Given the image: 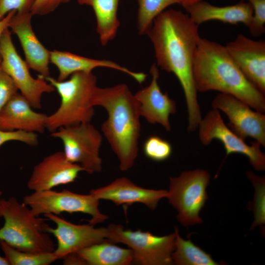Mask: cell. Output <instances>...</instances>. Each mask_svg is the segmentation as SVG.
<instances>
[{"instance_id": "obj_1", "label": "cell", "mask_w": 265, "mask_h": 265, "mask_svg": "<svg viewBox=\"0 0 265 265\" xmlns=\"http://www.w3.org/2000/svg\"><path fill=\"white\" fill-rule=\"evenodd\" d=\"M147 34L154 47L156 64L174 74L183 88L188 114L187 130L194 132L202 118L192 73L200 38L198 26L187 14L169 9L155 18Z\"/></svg>"}, {"instance_id": "obj_2", "label": "cell", "mask_w": 265, "mask_h": 265, "mask_svg": "<svg viewBox=\"0 0 265 265\" xmlns=\"http://www.w3.org/2000/svg\"><path fill=\"white\" fill-rule=\"evenodd\" d=\"M193 77L197 91L211 90L233 96L252 108L265 113V94L242 74L225 46L200 38L195 53Z\"/></svg>"}, {"instance_id": "obj_3", "label": "cell", "mask_w": 265, "mask_h": 265, "mask_svg": "<svg viewBox=\"0 0 265 265\" xmlns=\"http://www.w3.org/2000/svg\"><path fill=\"white\" fill-rule=\"evenodd\" d=\"M94 104L107 112L101 130L118 159L120 169H130L138 156L140 134L139 105L134 95L124 83L98 87Z\"/></svg>"}, {"instance_id": "obj_4", "label": "cell", "mask_w": 265, "mask_h": 265, "mask_svg": "<svg viewBox=\"0 0 265 265\" xmlns=\"http://www.w3.org/2000/svg\"><path fill=\"white\" fill-rule=\"evenodd\" d=\"M60 97L58 109L47 116L46 128L53 132L60 127L90 122L95 113L94 98L97 77L92 72H79L68 80L59 81L51 76L45 79Z\"/></svg>"}, {"instance_id": "obj_5", "label": "cell", "mask_w": 265, "mask_h": 265, "mask_svg": "<svg viewBox=\"0 0 265 265\" xmlns=\"http://www.w3.org/2000/svg\"><path fill=\"white\" fill-rule=\"evenodd\" d=\"M0 217L4 224L0 228V240L21 251L38 253L53 252L55 245L47 232L45 218L15 197L1 198Z\"/></svg>"}, {"instance_id": "obj_6", "label": "cell", "mask_w": 265, "mask_h": 265, "mask_svg": "<svg viewBox=\"0 0 265 265\" xmlns=\"http://www.w3.org/2000/svg\"><path fill=\"white\" fill-rule=\"evenodd\" d=\"M210 179L209 173L201 169L184 171L179 176L170 177L166 198L177 211V218L183 225L202 222L199 213L208 198L206 188Z\"/></svg>"}, {"instance_id": "obj_7", "label": "cell", "mask_w": 265, "mask_h": 265, "mask_svg": "<svg viewBox=\"0 0 265 265\" xmlns=\"http://www.w3.org/2000/svg\"><path fill=\"white\" fill-rule=\"evenodd\" d=\"M109 242L127 245L132 251L134 262L142 265L173 264L172 254L175 249V233L157 236L149 231L125 229L117 224L106 227Z\"/></svg>"}, {"instance_id": "obj_8", "label": "cell", "mask_w": 265, "mask_h": 265, "mask_svg": "<svg viewBox=\"0 0 265 265\" xmlns=\"http://www.w3.org/2000/svg\"><path fill=\"white\" fill-rule=\"evenodd\" d=\"M23 202L36 216L46 213L80 212L91 216L89 223L95 225L108 217L99 210V200L91 193L81 194L69 190L34 191L24 197Z\"/></svg>"}, {"instance_id": "obj_9", "label": "cell", "mask_w": 265, "mask_h": 265, "mask_svg": "<svg viewBox=\"0 0 265 265\" xmlns=\"http://www.w3.org/2000/svg\"><path fill=\"white\" fill-rule=\"evenodd\" d=\"M51 136L62 141L68 161L80 165L89 174L102 170L100 149L103 136L90 122L60 127Z\"/></svg>"}, {"instance_id": "obj_10", "label": "cell", "mask_w": 265, "mask_h": 265, "mask_svg": "<svg viewBox=\"0 0 265 265\" xmlns=\"http://www.w3.org/2000/svg\"><path fill=\"white\" fill-rule=\"evenodd\" d=\"M0 68L12 79L21 94L34 108L41 107V98L44 93H51L54 87L44 77L35 79L29 68L16 51L9 28L0 38Z\"/></svg>"}, {"instance_id": "obj_11", "label": "cell", "mask_w": 265, "mask_h": 265, "mask_svg": "<svg viewBox=\"0 0 265 265\" xmlns=\"http://www.w3.org/2000/svg\"><path fill=\"white\" fill-rule=\"evenodd\" d=\"M198 129L199 138L203 145H208L214 139L218 140L224 147L225 158L232 154H241L248 158L256 170H265V155L261 149V145L256 141L250 145L247 144L225 124L218 110H210L202 118Z\"/></svg>"}, {"instance_id": "obj_12", "label": "cell", "mask_w": 265, "mask_h": 265, "mask_svg": "<svg viewBox=\"0 0 265 265\" xmlns=\"http://www.w3.org/2000/svg\"><path fill=\"white\" fill-rule=\"evenodd\" d=\"M43 215L55 225L54 228L47 225L46 230L56 239L57 246L53 253L57 260L91 245L107 241L106 227L96 228L90 223L74 224L53 213Z\"/></svg>"}, {"instance_id": "obj_13", "label": "cell", "mask_w": 265, "mask_h": 265, "mask_svg": "<svg viewBox=\"0 0 265 265\" xmlns=\"http://www.w3.org/2000/svg\"><path fill=\"white\" fill-rule=\"evenodd\" d=\"M212 108L223 112L229 121L230 128L244 139L253 138L265 146V115L244 102L229 94L220 93L212 102Z\"/></svg>"}, {"instance_id": "obj_14", "label": "cell", "mask_w": 265, "mask_h": 265, "mask_svg": "<svg viewBox=\"0 0 265 265\" xmlns=\"http://www.w3.org/2000/svg\"><path fill=\"white\" fill-rule=\"evenodd\" d=\"M230 56L244 76L265 93V41L238 34L225 46Z\"/></svg>"}, {"instance_id": "obj_15", "label": "cell", "mask_w": 265, "mask_h": 265, "mask_svg": "<svg viewBox=\"0 0 265 265\" xmlns=\"http://www.w3.org/2000/svg\"><path fill=\"white\" fill-rule=\"evenodd\" d=\"M81 171L83 168L68 161L63 151L55 152L34 166L27 187L33 192L52 189L74 182Z\"/></svg>"}, {"instance_id": "obj_16", "label": "cell", "mask_w": 265, "mask_h": 265, "mask_svg": "<svg viewBox=\"0 0 265 265\" xmlns=\"http://www.w3.org/2000/svg\"><path fill=\"white\" fill-rule=\"evenodd\" d=\"M152 79L149 85L137 91L134 96L139 105L140 116L152 124L161 125L167 132L171 130L170 115L177 111L175 102L163 93L158 83V67L153 63L150 69Z\"/></svg>"}, {"instance_id": "obj_17", "label": "cell", "mask_w": 265, "mask_h": 265, "mask_svg": "<svg viewBox=\"0 0 265 265\" xmlns=\"http://www.w3.org/2000/svg\"><path fill=\"white\" fill-rule=\"evenodd\" d=\"M32 16L30 12H17L10 20L9 28L18 38L28 67L46 79L50 76L49 64L51 51L35 35L31 26Z\"/></svg>"}, {"instance_id": "obj_18", "label": "cell", "mask_w": 265, "mask_h": 265, "mask_svg": "<svg viewBox=\"0 0 265 265\" xmlns=\"http://www.w3.org/2000/svg\"><path fill=\"white\" fill-rule=\"evenodd\" d=\"M90 193L99 200L110 201L116 205L140 203L153 210L161 199L166 197L167 191L143 188L126 177H121L106 186L91 189Z\"/></svg>"}, {"instance_id": "obj_19", "label": "cell", "mask_w": 265, "mask_h": 265, "mask_svg": "<svg viewBox=\"0 0 265 265\" xmlns=\"http://www.w3.org/2000/svg\"><path fill=\"white\" fill-rule=\"evenodd\" d=\"M32 108L28 101L17 93L0 112V130L43 133L48 115L37 112Z\"/></svg>"}, {"instance_id": "obj_20", "label": "cell", "mask_w": 265, "mask_h": 265, "mask_svg": "<svg viewBox=\"0 0 265 265\" xmlns=\"http://www.w3.org/2000/svg\"><path fill=\"white\" fill-rule=\"evenodd\" d=\"M50 62L59 70L57 79L59 81L65 80L77 72H92L98 67H106L119 71L129 75L140 84L145 81L147 76L144 73L132 71L111 60L90 58L65 51H51Z\"/></svg>"}, {"instance_id": "obj_21", "label": "cell", "mask_w": 265, "mask_h": 265, "mask_svg": "<svg viewBox=\"0 0 265 265\" xmlns=\"http://www.w3.org/2000/svg\"><path fill=\"white\" fill-rule=\"evenodd\" d=\"M191 21L199 26L211 20L224 23L249 26L253 15L251 4L241 0L237 4L217 6L203 0L184 8Z\"/></svg>"}, {"instance_id": "obj_22", "label": "cell", "mask_w": 265, "mask_h": 265, "mask_svg": "<svg viewBox=\"0 0 265 265\" xmlns=\"http://www.w3.org/2000/svg\"><path fill=\"white\" fill-rule=\"evenodd\" d=\"M89 265H128L134 263L132 250L108 241L86 247L77 252Z\"/></svg>"}, {"instance_id": "obj_23", "label": "cell", "mask_w": 265, "mask_h": 265, "mask_svg": "<svg viewBox=\"0 0 265 265\" xmlns=\"http://www.w3.org/2000/svg\"><path fill=\"white\" fill-rule=\"evenodd\" d=\"M119 0H78L80 5L91 6L96 19L100 41L106 46L116 36L120 22L117 16Z\"/></svg>"}, {"instance_id": "obj_24", "label": "cell", "mask_w": 265, "mask_h": 265, "mask_svg": "<svg viewBox=\"0 0 265 265\" xmlns=\"http://www.w3.org/2000/svg\"><path fill=\"white\" fill-rule=\"evenodd\" d=\"M175 249L172 254L173 264L177 265H217L210 254L195 245L189 239L183 238L175 228Z\"/></svg>"}, {"instance_id": "obj_25", "label": "cell", "mask_w": 265, "mask_h": 265, "mask_svg": "<svg viewBox=\"0 0 265 265\" xmlns=\"http://www.w3.org/2000/svg\"><path fill=\"white\" fill-rule=\"evenodd\" d=\"M138 9L137 27L138 33L147 34L154 20L168 6L182 4L183 0H137Z\"/></svg>"}, {"instance_id": "obj_26", "label": "cell", "mask_w": 265, "mask_h": 265, "mask_svg": "<svg viewBox=\"0 0 265 265\" xmlns=\"http://www.w3.org/2000/svg\"><path fill=\"white\" fill-rule=\"evenodd\" d=\"M0 247L9 265H49L57 260L53 252L34 253L21 251L2 240Z\"/></svg>"}, {"instance_id": "obj_27", "label": "cell", "mask_w": 265, "mask_h": 265, "mask_svg": "<svg viewBox=\"0 0 265 265\" xmlns=\"http://www.w3.org/2000/svg\"><path fill=\"white\" fill-rule=\"evenodd\" d=\"M247 177L252 183L254 187L253 201L249 204L254 215V219L250 230L257 226L263 228L265 224V177H260L253 172L246 173Z\"/></svg>"}, {"instance_id": "obj_28", "label": "cell", "mask_w": 265, "mask_h": 265, "mask_svg": "<svg viewBox=\"0 0 265 265\" xmlns=\"http://www.w3.org/2000/svg\"><path fill=\"white\" fill-rule=\"evenodd\" d=\"M143 150L149 159L156 161L167 159L171 155L172 147L169 142L157 136H149L144 142Z\"/></svg>"}, {"instance_id": "obj_29", "label": "cell", "mask_w": 265, "mask_h": 265, "mask_svg": "<svg viewBox=\"0 0 265 265\" xmlns=\"http://www.w3.org/2000/svg\"><path fill=\"white\" fill-rule=\"evenodd\" d=\"M253 8L248 28L252 35L259 36L265 31V0H247Z\"/></svg>"}, {"instance_id": "obj_30", "label": "cell", "mask_w": 265, "mask_h": 265, "mask_svg": "<svg viewBox=\"0 0 265 265\" xmlns=\"http://www.w3.org/2000/svg\"><path fill=\"white\" fill-rule=\"evenodd\" d=\"M10 141H18L29 146L38 144L39 140L36 133L17 130L5 131L0 130V146Z\"/></svg>"}, {"instance_id": "obj_31", "label": "cell", "mask_w": 265, "mask_h": 265, "mask_svg": "<svg viewBox=\"0 0 265 265\" xmlns=\"http://www.w3.org/2000/svg\"><path fill=\"white\" fill-rule=\"evenodd\" d=\"M18 91L12 79L0 67V112Z\"/></svg>"}, {"instance_id": "obj_32", "label": "cell", "mask_w": 265, "mask_h": 265, "mask_svg": "<svg viewBox=\"0 0 265 265\" xmlns=\"http://www.w3.org/2000/svg\"><path fill=\"white\" fill-rule=\"evenodd\" d=\"M36 0H0V20L12 10L17 12H30Z\"/></svg>"}, {"instance_id": "obj_33", "label": "cell", "mask_w": 265, "mask_h": 265, "mask_svg": "<svg viewBox=\"0 0 265 265\" xmlns=\"http://www.w3.org/2000/svg\"><path fill=\"white\" fill-rule=\"evenodd\" d=\"M70 0H36L30 12L33 15H45L55 10L59 5Z\"/></svg>"}, {"instance_id": "obj_34", "label": "cell", "mask_w": 265, "mask_h": 265, "mask_svg": "<svg viewBox=\"0 0 265 265\" xmlns=\"http://www.w3.org/2000/svg\"><path fill=\"white\" fill-rule=\"evenodd\" d=\"M63 265H85L81 257L77 252L72 253L65 257L63 259Z\"/></svg>"}, {"instance_id": "obj_35", "label": "cell", "mask_w": 265, "mask_h": 265, "mask_svg": "<svg viewBox=\"0 0 265 265\" xmlns=\"http://www.w3.org/2000/svg\"><path fill=\"white\" fill-rule=\"evenodd\" d=\"M17 12L16 10H12L9 12L6 16L0 20V38L3 32L9 28V24L13 16Z\"/></svg>"}, {"instance_id": "obj_36", "label": "cell", "mask_w": 265, "mask_h": 265, "mask_svg": "<svg viewBox=\"0 0 265 265\" xmlns=\"http://www.w3.org/2000/svg\"><path fill=\"white\" fill-rule=\"evenodd\" d=\"M202 0H183L182 5L184 8Z\"/></svg>"}, {"instance_id": "obj_37", "label": "cell", "mask_w": 265, "mask_h": 265, "mask_svg": "<svg viewBox=\"0 0 265 265\" xmlns=\"http://www.w3.org/2000/svg\"><path fill=\"white\" fill-rule=\"evenodd\" d=\"M0 265H9L8 261L4 257L0 256Z\"/></svg>"}, {"instance_id": "obj_38", "label": "cell", "mask_w": 265, "mask_h": 265, "mask_svg": "<svg viewBox=\"0 0 265 265\" xmlns=\"http://www.w3.org/2000/svg\"><path fill=\"white\" fill-rule=\"evenodd\" d=\"M2 195V192L1 191H0V200L2 198H1Z\"/></svg>"}, {"instance_id": "obj_39", "label": "cell", "mask_w": 265, "mask_h": 265, "mask_svg": "<svg viewBox=\"0 0 265 265\" xmlns=\"http://www.w3.org/2000/svg\"><path fill=\"white\" fill-rule=\"evenodd\" d=\"M1 61V56H0V67Z\"/></svg>"}]
</instances>
